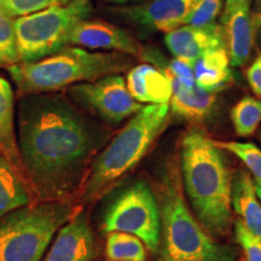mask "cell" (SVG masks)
I'll list each match as a JSON object with an SVG mask.
<instances>
[{"mask_svg":"<svg viewBox=\"0 0 261 261\" xmlns=\"http://www.w3.org/2000/svg\"><path fill=\"white\" fill-rule=\"evenodd\" d=\"M18 148L34 200L65 202L81 192L103 129L61 93L21 97Z\"/></svg>","mask_w":261,"mask_h":261,"instance_id":"6da1fadb","label":"cell"},{"mask_svg":"<svg viewBox=\"0 0 261 261\" xmlns=\"http://www.w3.org/2000/svg\"><path fill=\"white\" fill-rule=\"evenodd\" d=\"M180 173L196 219L213 237L227 236L232 227L231 173L223 150L198 127L181 140Z\"/></svg>","mask_w":261,"mask_h":261,"instance_id":"7a4b0ae2","label":"cell"},{"mask_svg":"<svg viewBox=\"0 0 261 261\" xmlns=\"http://www.w3.org/2000/svg\"><path fill=\"white\" fill-rule=\"evenodd\" d=\"M154 192L161 217V238L155 261H236L237 250L217 242L192 215L185 201L177 161L162 166Z\"/></svg>","mask_w":261,"mask_h":261,"instance_id":"3957f363","label":"cell"},{"mask_svg":"<svg viewBox=\"0 0 261 261\" xmlns=\"http://www.w3.org/2000/svg\"><path fill=\"white\" fill-rule=\"evenodd\" d=\"M132 58L120 52H90L64 47L35 62H19L8 68L19 97L58 92L80 83H90L129 69Z\"/></svg>","mask_w":261,"mask_h":261,"instance_id":"277c9868","label":"cell"},{"mask_svg":"<svg viewBox=\"0 0 261 261\" xmlns=\"http://www.w3.org/2000/svg\"><path fill=\"white\" fill-rule=\"evenodd\" d=\"M169 103L143 107L94 158L81 190L85 203L98 200L138 165L166 128Z\"/></svg>","mask_w":261,"mask_h":261,"instance_id":"5b68a950","label":"cell"},{"mask_svg":"<svg viewBox=\"0 0 261 261\" xmlns=\"http://www.w3.org/2000/svg\"><path fill=\"white\" fill-rule=\"evenodd\" d=\"M74 215L65 202H39L0 218V261H41L55 233Z\"/></svg>","mask_w":261,"mask_h":261,"instance_id":"8992f818","label":"cell"},{"mask_svg":"<svg viewBox=\"0 0 261 261\" xmlns=\"http://www.w3.org/2000/svg\"><path fill=\"white\" fill-rule=\"evenodd\" d=\"M91 11L90 0H70L15 19L19 62H35L63 50L75 25Z\"/></svg>","mask_w":261,"mask_h":261,"instance_id":"52a82bcc","label":"cell"},{"mask_svg":"<svg viewBox=\"0 0 261 261\" xmlns=\"http://www.w3.org/2000/svg\"><path fill=\"white\" fill-rule=\"evenodd\" d=\"M102 230L135 234L150 252H158L161 217L155 192L148 182L137 180L117 196L104 214Z\"/></svg>","mask_w":261,"mask_h":261,"instance_id":"ba28073f","label":"cell"},{"mask_svg":"<svg viewBox=\"0 0 261 261\" xmlns=\"http://www.w3.org/2000/svg\"><path fill=\"white\" fill-rule=\"evenodd\" d=\"M65 94L81 110L113 125L121 123L143 108L129 93L126 80L119 74L73 85L65 90Z\"/></svg>","mask_w":261,"mask_h":261,"instance_id":"9c48e42d","label":"cell"},{"mask_svg":"<svg viewBox=\"0 0 261 261\" xmlns=\"http://www.w3.org/2000/svg\"><path fill=\"white\" fill-rule=\"evenodd\" d=\"M196 0H146L115 10L128 23L146 31L172 32L184 24Z\"/></svg>","mask_w":261,"mask_h":261,"instance_id":"30bf717a","label":"cell"},{"mask_svg":"<svg viewBox=\"0 0 261 261\" xmlns=\"http://www.w3.org/2000/svg\"><path fill=\"white\" fill-rule=\"evenodd\" d=\"M69 44L145 58V50L128 32L100 19H83L70 34Z\"/></svg>","mask_w":261,"mask_h":261,"instance_id":"8fae6325","label":"cell"},{"mask_svg":"<svg viewBox=\"0 0 261 261\" xmlns=\"http://www.w3.org/2000/svg\"><path fill=\"white\" fill-rule=\"evenodd\" d=\"M223 31L232 67H242L252 54L254 31L252 0H225Z\"/></svg>","mask_w":261,"mask_h":261,"instance_id":"7c38bea8","label":"cell"},{"mask_svg":"<svg viewBox=\"0 0 261 261\" xmlns=\"http://www.w3.org/2000/svg\"><path fill=\"white\" fill-rule=\"evenodd\" d=\"M98 248L86 214H74L60 230L44 261H93Z\"/></svg>","mask_w":261,"mask_h":261,"instance_id":"4fadbf2b","label":"cell"},{"mask_svg":"<svg viewBox=\"0 0 261 261\" xmlns=\"http://www.w3.org/2000/svg\"><path fill=\"white\" fill-rule=\"evenodd\" d=\"M165 44L175 58L194 63L205 52L226 47L223 27L215 22L203 27L182 24L174 31L166 33Z\"/></svg>","mask_w":261,"mask_h":261,"instance_id":"5bb4252c","label":"cell"},{"mask_svg":"<svg viewBox=\"0 0 261 261\" xmlns=\"http://www.w3.org/2000/svg\"><path fill=\"white\" fill-rule=\"evenodd\" d=\"M126 85L132 97L140 104H165L171 100V79L156 65L143 63L133 67L127 74Z\"/></svg>","mask_w":261,"mask_h":261,"instance_id":"9a60e30c","label":"cell"},{"mask_svg":"<svg viewBox=\"0 0 261 261\" xmlns=\"http://www.w3.org/2000/svg\"><path fill=\"white\" fill-rule=\"evenodd\" d=\"M0 151L25 180L16 133L15 93L11 84L3 76H0Z\"/></svg>","mask_w":261,"mask_h":261,"instance_id":"2e32d148","label":"cell"},{"mask_svg":"<svg viewBox=\"0 0 261 261\" xmlns=\"http://www.w3.org/2000/svg\"><path fill=\"white\" fill-rule=\"evenodd\" d=\"M169 79L172 84L169 110L173 114L189 120H200L211 113L217 98L215 93L201 89L197 84L189 87L174 77Z\"/></svg>","mask_w":261,"mask_h":261,"instance_id":"e0dca14e","label":"cell"},{"mask_svg":"<svg viewBox=\"0 0 261 261\" xmlns=\"http://www.w3.org/2000/svg\"><path fill=\"white\" fill-rule=\"evenodd\" d=\"M231 202L242 223L261 241V203L254 189V179L249 173L240 171L234 175Z\"/></svg>","mask_w":261,"mask_h":261,"instance_id":"ac0fdd59","label":"cell"},{"mask_svg":"<svg viewBox=\"0 0 261 261\" xmlns=\"http://www.w3.org/2000/svg\"><path fill=\"white\" fill-rule=\"evenodd\" d=\"M230 64L226 47L205 52L194 64L196 84L208 92L217 93L231 80Z\"/></svg>","mask_w":261,"mask_h":261,"instance_id":"d6986e66","label":"cell"},{"mask_svg":"<svg viewBox=\"0 0 261 261\" xmlns=\"http://www.w3.org/2000/svg\"><path fill=\"white\" fill-rule=\"evenodd\" d=\"M31 189L0 151V218L9 212L31 204Z\"/></svg>","mask_w":261,"mask_h":261,"instance_id":"ffe728a7","label":"cell"},{"mask_svg":"<svg viewBox=\"0 0 261 261\" xmlns=\"http://www.w3.org/2000/svg\"><path fill=\"white\" fill-rule=\"evenodd\" d=\"M107 255L112 261H145L144 243L135 234L112 232L107 238Z\"/></svg>","mask_w":261,"mask_h":261,"instance_id":"44dd1931","label":"cell"},{"mask_svg":"<svg viewBox=\"0 0 261 261\" xmlns=\"http://www.w3.org/2000/svg\"><path fill=\"white\" fill-rule=\"evenodd\" d=\"M234 130L238 136L253 135L261 123V99L244 97L231 110Z\"/></svg>","mask_w":261,"mask_h":261,"instance_id":"7402d4cb","label":"cell"},{"mask_svg":"<svg viewBox=\"0 0 261 261\" xmlns=\"http://www.w3.org/2000/svg\"><path fill=\"white\" fill-rule=\"evenodd\" d=\"M19 63L15 19L0 6V67Z\"/></svg>","mask_w":261,"mask_h":261,"instance_id":"603a6c76","label":"cell"},{"mask_svg":"<svg viewBox=\"0 0 261 261\" xmlns=\"http://www.w3.org/2000/svg\"><path fill=\"white\" fill-rule=\"evenodd\" d=\"M221 150H226L242 161L253 173L254 179L261 181V150L253 143L215 142Z\"/></svg>","mask_w":261,"mask_h":261,"instance_id":"cb8c5ba5","label":"cell"},{"mask_svg":"<svg viewBox=\"0 0 261 261\" xmlns=\"http://www.w3.org/2000/svg\"><path fill=\"white\" fill-rule=\"evenodd\" d=\"M69 2L70 0H0V6L12 17H23Z\"/></svg>","mask_w":261,"mask_h":261,"instance_id":"d4e9b609","label":"cell"},{"mask_svg":"<svg viewBox=\"0 0 261 261\" xmlns=\"http://www.w3.org/2000/svg\"><path fill=\"white\" fill-rule=\"evenodd\" d=\"M224 0H196V4L185 18L184 24L203 27L214 23L223 9Z\"/></svg>","mask_w":261,"mask_h":261,"instance_id":"484cf974","label":"cell"},{"mask_svg":"<svg viewBox=\"0 0 261 261\" xmlns=\"http://www.w3.org/2000/svg\"><path fill=\"white\" fill-rule=\"evenodd\" d=\"M234 238L248 261H261V241L250 232L240 218L234 220Z\"/></svg>","mask_w":261,"mask_h":261,"instance_id":"4316f807","label":"cell"},{"mask_svg":"<svg viewBox=\"0 0 261 261\" xmlns=\"http://www.w3.org/2000/svg\"><path fill=\"white\" fill-rule=\"evenodd\" d=\"M194 62L181 60V58H174L166 67H160L165 70V73L169 77H174L187 86L191 87L196 85L194 75Z\"/></svg>","mask_w":261,"mask_h":261,"instance_id":"83f0119b","label":"cell"},{"mask_svg":"<svg viewBox=\"0 0 261 261\" xmlns=\"http://www.w3.org/2000/svg\"><path fill=\"white\" fill-rule=\"evenodd\" d=\"M247 80L250 89L256 96L261 97V55H259L247 70Z\"/></svg>","mask_w":261,"mask_h":261,"instance_id":"f1b7e54d","label":"cell"},{"mask_svg":"<svg viewBox=\"0 0 261 261\" xmlns=\"http://www.w3.org/2000/svg\"><path fill=\"white\" fill-rule=\"evenodd\" d=\"M254 21V31H255V38L261 44V0H255V6H254L253 12Z\"/></svg>","mask_w":261,"mask_h":261,"instance_id":"f546056e","label":"cell"},{"mask_svg":"<svg viewBox=\"0 0 261 261\" xmlns=\"http://www.w3.org/2000/svg\"><path fill=\"white\" fill-rule=\"evenodd\" d=\"M113 4H133V3H144L146 0H104Z\"/></svg>","mask_w":261,"mask_h":261,"instance_id":"4dcf8cb0","label":"cell"},{"mask_svg":"<svg viewBox=\"0 0 261 261\" xmlns=\"http://www.w3.org/2000/svg\"><path fill=\"white\" fill-rule=\"evenodd\" d=\"M254 189H255V194L261 202V181L254 179Z\"/></svg>","mask_w":261,"mask_h":261,"instance_id":"1f68e13d","label":"cell"},{"mask_svg":"<svg viewBox=\"0 0 261 261\" xmlns=\"http://www.w3.org/2000/svg\"><path fill=\"white\" fill-rule=\"evenodd\" d=\"M259 138H260V142H261V133H260V137H259Z\"/></svg>","mask_w":261,"mask_h":261,"instance_id":"d6a6232c","label":"cell"}]
</instances>
